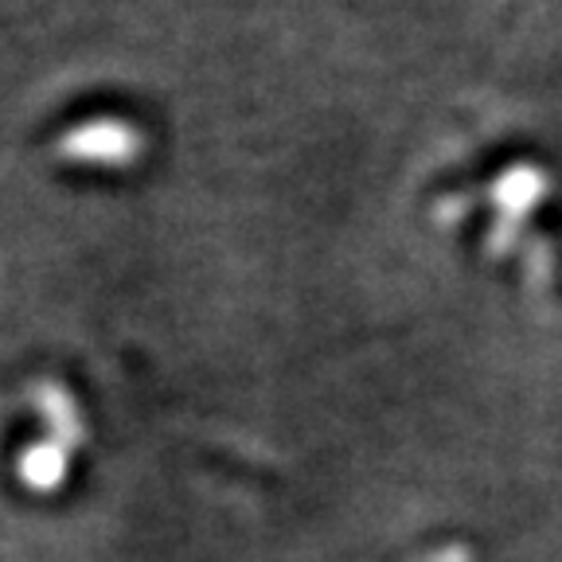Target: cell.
<instances>
[{"mask_svg": "<svg viewBox=\"0 0 562 562\" xmlns=\"http://www.w3.org/2000/svg\"><path fill=\"white\" fill-rule=\"evenodd\" d=\"M140 149V137L122 122H87L63 140L70 160H94V165H125Z\"/></svg>", "mask_w": 562, "mask_h": 562, "instance_id": "obj_1", "label": "cell"}]
</instances>
